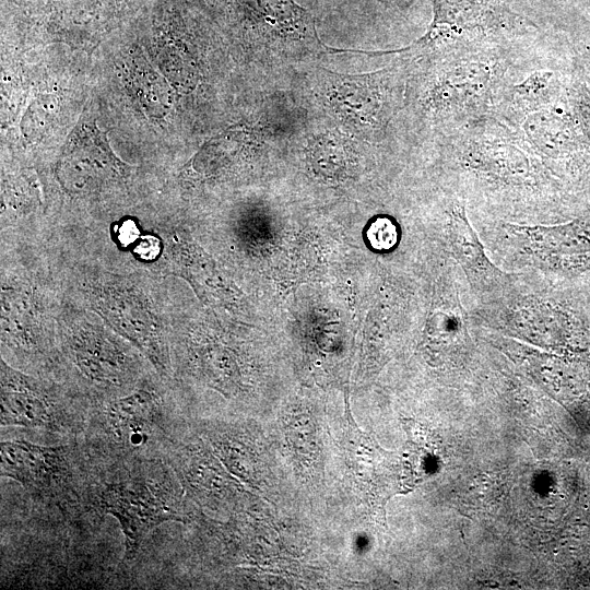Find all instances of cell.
<instances>
[{"label":"cell","instance_id":"1","mask_svg":"<svg viewBox=\"0 0 590 590\" xmlns=\"http://www.w3.org/2000/svg\"><path fill=\"white\" fill-rule=\"evenodd\" d=\"M560 47L510 84L489 115L515 129L578 201L590 194V87Z\"/></svg>","mask_w":590,"mask_h":590},{"label":"cell","instance_id":"2","mask_svg":"<svg viewBox=\"0 0 590 590\" xmlns=\"http://www.w3.org/2000/svg\"><path fill=\"white\" fill-rule=\"evenodd\" d=\"M556 47L445 49L413 55L406 83L412 111L428 138L489 115L505 90Z\"/></svg>","mask_w":590,"mask_h":590},{"label":"cell","instance_id":"3","mask_svg":"<svg viewBox=\"0 0 590 590\" xmlns=\"http://www.w3.org/2000/svg\"><path fill=\"white\" fill-rule=\"evenodd\" d=\"M432 140L451 180L463 189L515 208L541 206L570 219L581 215L569 189L515 129L494 116Z\"/></svg>","mask_w":590,"mask_h":590},{"label":"cell","instance_id":"4","mask_svg":"<svg viewBox=\"0 0 590 590\" xmlns=\"http://www.w3.org/2000/svg\"><path fill=\"white\" fill-rule=\"evenodd\" d=\"M2 524L1 585L19 588H110L125 586L122 558L97 536L102 517L66 520L54 544L58 515Z\"/></svg>","mask_w":590,"mask_h":590},{"label":"cell","instance_id":"5","mask_svg":"<svg viewBox=\"0 0 590 590\" xmlns=\"http://www.w3.org/2000/svg\"><path fill=\"white\" fill-rule=\"evenodd\" d=\"M185 436L172 380L154 370L130 393L91 405L81 441L101 468L165 459Z\"/></svg>","mask_w":590,"mask_h":590},{"label":"cell","instance_id":"6","mask_svg":"<svg viewBox=\"0 0 590 590\" xmlns=\"http://www.w3.org/2000/svg\"><path fill=\"white\" fill-rule=\"evenodd\" d=\"M93 468L92 507L118 521L125 543L123 565L137 558L158 526L190 520L181 485L165 459Z\"/></svg>","mask_w":590,"mask_h":590},{"label":"cell","instance_id":"7","mask_svg":"<svg viewBox=\"0 0 590 590\" xmlns=\"http://www.w3.org/2000/svg\"><path fill=\"white\" fill-rule=\"evenodd\" d=\"M57 339L58 380L88 406L130 393L154 371L131 343L88 317L64 316Z\"/></svg>","mask_w":590,"mask_h":590},{"label":"cell","instance_id":"8","mask_svg":"<svg viewBox=\"0 0 590 590\" xmlns=\"http://www.w3.org/2000/svg\"><path fill=\"white\" fill-rule=\"evenodd\" d=\"M1 476L16 481L35 509L83 519L102 516L91 503L94 468L81 439L45 446L1 440Z\"/></svg>","mask_w":590,"mask_h":590},{"label":"cell","instance_id":"9","mask_svg":"<svg viewBox=\"0 0 590 590\" xmlns=\"http://www.w3.org/2000/svg\"><path fill=\"white\" fill-rule=\"evenodd\" d=\"M543 33L508 0H434V17L409 47L415 55L445 49H514L539 45Z\"/></svg>","mask_w":590,"mask_h":590},{"label":"cell","instance_id":"10","mask_svg":"<svg viewBox=\"0 0 590 590\" xmlns=\"http://www.w3.org/2000/svg\"><path fill=\"white\" fill-rule=\"evenodd\" d=\"M81 292L111 330L131 343L161 377L172 380L170 334L142 283L125 274L98 271L83 279Z\"/></svg>","mask_w":590,"mask_h":590},{"label":"cell","instance_id":"11","mask_svg":"<svg viewBox=\"0 0 590 590\" xmlns=\"http://www.w3.org/2000/svg\"><path fill=\"white\" fill-rule=\"evenodd\" d=\"M90 406L61 381L22 371L1 358V428L81 439Z\"/></svg>","mask_w":590,"mask_h":590},{"label":"cell","instance_id":"12","mask_svg":"<svg viewBox=\"0 0 590 590\" xmlns=\"http://www.w3.org/2000/svg\"><path fill=\"white\" fill-rule=\"evenodd\" d=\"M1 346L2 355L11 356V366L57 380L58 339L46 321L43 296L28 278L19 274L2 275Z\"/></svg>","mask_w":590,"mask_h":590},{"label":"cell","instance_id":"13","mask_svg":"<svg viewBox=\"0 0 590 590\" xmlns=\"http://www.w3.org/2000/svg\"><path fill=\"white\" fill-rule=\"evenodd\" d=\"M476 316L481 323L533 343L571 347L590 341V312L565 296H516Z\"/></svg>","mask_w":590,"mask_h":590},{"label":"cell","instance_id":"14","mask_svg":"<svg viewBox=\"0 0 590 590\" xmlns=\"http://www.w3.org/2000/svg\"><path fill=\"white\" fill-rule=\"evenodd\" d=\"M518 252L531 266L563 279L590 272V217L554 225L504 224Z\"/></svg>","mask_w":590,"mask_h":590},{"label":"cell","instance_id":"15","mask_svg":"<svg viewBox=\"0 0 590 590\" xmlns=\"http://www.w3.org/2000/svg\"><path fill=\"white\" fill-rule=\"evenodd\" d=\"M127 168L95 127L82 126L68 142L57 166V176L67 191L90 193L123 177Z\"/></svg>","mask_w":590,"mask_h":590},{"label":"cell","instance_id":"16","mask_svg":"<svg viewBox=\"0 0 590 590\" xmlns=\"http://www.w3.org/2000/svg\"><path fill=\"white\" fill-rule=\"evenodd\" d=\"M447 237L455 260L462 268L471 287L480 294L495 293L511 282V275L498 269L469 222L464 203L451 201L448 210Z\"/></svg>","mask_w":590,"mask_h":590},{"label":"cell","instance_id":"17","mask_svg":"<svg viewBox=\"0 0 590 590\" xmlns=\"http://www.w3.org/2000/svg\"><path fill=\"white\" fill-rule=\"evenodd\" d=\"M186 435L165 457L187 495L200 503L224 498L231 483L213 459Z\"/></svg>","mask_w":590,"mask_h":590},{"label":"cell","instance_id":"18","mask_svg":"<svg viewBox=\"0 0 590 590\" xmlns=\"http://www.w3.org/2000/svg\"><path fill=\"white\" fill-rule=\"evenodd\" d=\"M368 238L374 248L388 250L396 245L398 231L390 219L379 217L369 227Z\"/></svg>","mask_w":590,"mask_h":590},{"label":"cell","instance_id":"19","mask_svg":"<svg viewBox=\"0 0 590 590\" xmlns=\"http://www.w3.org/2000/svg\"><path fill=\"white\" fill-rule=\"evenodd\" d=\"M573 60L577 72L590 87V46L575 48Z\"/></svg>","mask_w":590,"mask_h":590},{"label":"cell","instance_id":"20","mask_svg":"<svg viewBox=\"0 0 590 590\" xmlns=\"http://www.w3.org/2000/svg\"><path fill=\"white\" fill-rule=\"evenodd\" d=\"M587 216L590 217V196L587 204Z\"/></svg>","mask_w":590,"mask_h":590}]
</instances>
